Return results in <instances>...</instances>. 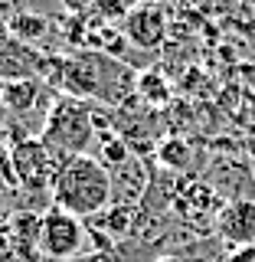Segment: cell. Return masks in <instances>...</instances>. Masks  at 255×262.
I'll list each match as a JSON object with an SVG mask.
<instances>
[{"instance_id":"obj_1","label":"cell","mask_w":255,"mask_h":262,"mask_svg":"<svg viewBox=\"0 0 255 262\" xmlns=\"http://www.w3.org/2000/svg\"><path fill=\"white\" fill-rule=\"evenodd\" d=\"M56 89H62L72 98H85L92 105L121 108L137 95V72L125 59H114L98 49H72L59 56V79Z\"/></svg>"},{"instance_id":"obj_2","label":"cell","mask_w":255,"mask_h":262,"mask_svg":"<svg viewBox=\"0 0 255 262\" xmlns=\"http://www.w3.org/2000/svg\"><path fill=\"white\" fill-rule=\"evenodd\" d=\"M49 190L59 210L79 220H92L111 203V174L92 154H69L56 164V177Z\"/></svg>"},{"instance_id":"obj_3","label":"cell","mask_w":255,"mask_h":262,"mask_svg":"<svg viewBox=\"0 0 255 262\" xmlns=\"http://www.w3.org/2000/svg\"><path fill=\"white\" fill-rule=\"evenodd\" d=\"M39 141L59 158L88 154V144L95 141V105L85 98L59 95L46 112Z\"/></svg>"},{"instance_id":"obj_4","label":"cell","mask_w":255,"mask_h":262,"mask_svg":"<svg viewBox=\"0 0 255 262\" xmlns=\"http://www.w3.org/2000/svg\"><path fill=\"white\" fill-rule=\"evenodd\" d=\"M88 229L79 216L53 207L43 216V233H39V256L49 262H72L85 246Z\"/></svg>"},{"instance_id":"obj_5","label":"cell","mask_w":255,"mask_h":262,"mask_svg":"<svg viewBox=\"0 0 255 262\" xmlns=\"http://www.w3.org/2000/svg\"><path fill=\"white\" fill-rule=\"evenodd\" d=\"M56 164H59V158L39 138H20L10 147V167L16 177V187H23V190H46V187H53Z\"/></svg>"},{"instance_id":"obj_6","label":"cell","mask_w":255,"mask_h":262,"mask_svg":"<svg viewBox=\"0 0 255 262\" xmlns=\"http://www.w3.org/2000/svg\"><path fill=\"white\" fill-rule=\"evenodd\" d=\"M121 33H125V39L131 46L144 49V53H157L164 46V39H167V13H164L160 4L147 0L121 23Z\"/></svg>"},{"instance_id":"obj_7","label":"cell","mask_w":255,"mask_h":262,"mask_svg":"<svg viewBox=\"0 0 255 262\" xmlns=\"http://www.w3.org/2000/svg\"><path fill=\"white\" fill-rule=\"evenodd\" d=\"M46 53L16 36H0V85L16 79H39Z\"/></svg>"},{"instance_id":"obj_8","label":"cell","mask_w":255,"mask_h":262,"mask_svg":"<svg viewBox=\"0 0 255 262\" xmlns=\"http://www.w3.org/2000/svg\"><path fill=\"white\" fill-rule=\"evenodd\" d=\"M216 233L226 243L239 246H255V200L252 196H239V200H229L219 207L216 216Z\"/></svg>"},{"instance_id":"obj_9","label":"cell","mask_w":255,"mask_h":262,"mask_svg":"<svg viewBox=\"0 0 255 262\" xmlns=\"http://www.w3.org/2000/svg\"><path fill=\"white\" fill-rule=\"evenodd\" d=\"M49 95V85L43 79H16V82H4L0 85V102L7 112L13 115H27L39 105H46L43 98Z\"/></svg>"},{"instance_id":"obj_10","label":"cell","mask_w":255,"mask_h":262,"mask_svg":"<svg viewBox=\"0 0 255 262\" xmlns=\"http://www.w3.org/2000/svg\"><path fill=\"white\" fill-rule=\"evenodd\" d=\"M177 213H183V216H203V213H216L219 216V210H216V190L206 184H190L183 190V196L177 200Z\"/></svg>"},{"instance_id":"obj_11","label":"cell","mask_w":255,"mask_h":262,"mask_svg":"<svg viewBox=\"0 0 255 262\" xmlns=\"http://www.w3.org/2000/svg\"><path fill=\"white\" fill-rule=\"evenodd\" d=\"M7 30H10V36L23 39V43H30V46H36L39 39H43L46 33H49V20H46L43 13H30V10H23V13H13V16H10Z\"/></svg>"},{"instance_id":"obj_12","label":"cell","mask_w":255,"mask_h":262,"mask_svg":"<svg viewBox=\"0 0 255 262\" xmlns=\"http://www.w3.org/2000/svg\"><path fill=\"white\" fill-rule=\"evenodd\" d=\"M137 98H144L151 108H164L170 102V82L154 69L137 72Z\"/></svg>"},{"instance_id":"obj_13","label":"cell","mask_w":255,"mask_h":262,"mask_svg":"<svg viewBox=\"0 0 255 262\" xmlns=\"http://www.w3.org/2000/svg\"><path fill=\"white\" fill-rule=\"evenodd\" d=\"M190 158H193L190 141H183V138H177V135L164 138V141L157 144V161H160L167 170H183V167H190Z\"/></svg>"},{"instance_id":"obj_14","label":"cell","mask_w":255,"mask_h":262,"mask_svg":"<svg viewBox=\"0 0 255 262\" xmlns=\"http://www.w3.org/2000/svg\"><path fill=\"white\" fill-rule=\"evenodd\" d=\"M92 220H98L108 236H128L131 233V223H134V207H131V203H114V207L102 210Z\"/></svg>"},{"instance_id":"obj_15","label":"cell","mask_w":255,"mask_h":262,"mask_svg":"<svg viewBox=\"0 0 255 262\" xmlns=\"http://www.w3.org/2000/svg\"><path fill=\"white\" fill-rule=\"evenodd\" d=\"M141 4L147 0H92V13L102 16L105 23H125Z\"/></svg>"},{"instance_id":"obj_16","label":"cell","mask_w":255,"mask_h":262,"mask_svg":"<svg viewBox=\"0 0 255 262\" xmlns=\"http://www.w3.org/2000/svg\"><path fill=\"white\" fill-rule=\"evenodd\" d=\"M131 158V144L125 141V138H105L102 144V164L105 167H125Z\"/></svg>"},{"instance_id":"obj_17","label":"cell","mask_w":255,"mask_h":262,"mask_svg":"<svg viewBox=\"0 0 255 262\" xmlns=\"http://www.w3.org/2000/svg\"><path fill=\"white\" fill-rule=\"evenodd\" d=\"M223 262H255V246H239L233 256H226Z\"/></svg>"},{"instance_id":"obj_18","label":"cell","mask_w":255,"mask_h":262,"mask_svg":"<svg viewBox=\"0 0 255 262\" xmlns=\"http://www.w3.org/2000/svg\"><path fill=\"white\" fill-rule=\"evenodd\" d=\"M72 262H76V259H72ZM79 262H114V259H111V252H95V256L79 259Z\"/></svg>"},{"instance_id":"obj_19","label":"cell","mask_w":255,"mask_h":262,"mask_svg":"<svg viewBox=\"0 0 255 262\" xmlns=\"http://www.w3.org/2000/svg\"><path fill=\"white\" fill-rule=\"evenodd\" d=\"M245 151H249V158H255V128H249V135H245Z\"/></svg>"}]
</instances>
